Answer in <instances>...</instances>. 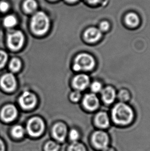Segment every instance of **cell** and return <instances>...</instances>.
Returning <instances> with one entry per match:
<instances>
[{
	"instance_id": "30",
	"label": "cell",
	"mask_w": 150,
	"mask_h": 151,
	"mask_svg": "<svg viewBox=\"0 0 150 151\" xmlns=\"http://www.w3.org/2000/svg\"><path fill=\"white\" fill-rule=\"evenodd\" d=\"M86 1L90 4H95L99 3L101 0H86Z\"/></svg>"
},
{
	"instance_id": "17",
	"label": "cell",
	"mask_w": 150,
	"mask_h": 151,
	"mask_svg": "<svg viewBox=\"0 0 150 151\" xmlns=\"http://www.w3.org/2000/svg\"><path fill=\"white\" fill-rule=\"evenodd\" d=\"M38 3L36 0H25L23 3V8L27 13H33L37 10Z\"/></svg>"
},
{
	"instance_id": "29",
	"label": "cell",
	"mask_w": 150,
	"mask_h": 151,
	"mask_svg": "<svg viewBox=\"0 0 150 151\" xmlns=\"http://www.w3.org/2000/svg\"><path fill=\"white\" fill-rule=\"evenodd\" d=\"M110 28V24L107 21L102 22L99 26L100 31L101 32H106Z\"/></svg>"
},
{
	"instance_id": "9",
	"label": "cell",
	"mask_w": 150,
	"mask_h": 151,
	"mask_svg": "<svg viewBox=\"0 0 150 151\" xmlns=\"http://www.w3.org/2000/svg\"><path fill=\"white\" fill-rule=\"evenodd\" d=\"M83 105L89 111H94L99 106V101L97 96L94 93H89L85 95L83 99Z\"/></svg>"
},
{
	"instance_id": "24",
	"label": "cell",
	"mask_w": 150,
	"mask_h": 151,
	"mask_svg": "<svg viewBox=\"0 0 150 151\" xmlns=\"http://www.w3.org/2000/svg\"><path fill=\"white\" fill-rule=\"evenodd\" d=\"M91 90L94 93L101 92L102 90V86L100 82H94L91 85Z\"/></svg>"
},
{
	"instance_id": "23",
	"label": "cell",
	"mask_w": 150,
	"mask_h": 151,
	"mask_svg": "<svg viewBox=\"0 0 150 151\" xmlns=\"http://www.w3.org/2000/svg\"><path fill=\"white\" fill-rule=\"evenodd\" d=\"M118 98L122 102H126L129 100L130 99V94L128 91L125 90H122L120 91L118 94Z\"/></svg>"
},
{
	"instance_id": "27",
	"label": "cell",
	"mask_w": 150,
	"mask_h": 151,
	"mask_svg": "<svg viewBox=\"0 0 150 151\" xmlns=\"http://www.w3.org/2000/svg\"><path fill=\"white\" fill-rule=\"evenodd\" d=\"M9 8V4L8 2L2 1L0 2V11L2 12H6Z\"/></svg>"
},
{
	"instance_id": "26",
	"label": "cell",
	"mask_w": 150,
	"mask_h": 151,
	"mask_svg": "<svg viewBox=\"0 0 150 151\" xmlns=\"http://www.w3.org/2000/svg\"><path fill=\"white\" fill-rule=\"evenodd\" d=\"M79 134L78 131L76 129H72L69 133V138L71 141L73 142H76L78 139L79 138Z\"/></svg>"
},
{
	"instance_id": "12",
	"label": "cell",
	"mask_w": 150,
	"mask_h": 151,
	"mask_svg": "<svg viewBox=\"0 0 150 151\" xmlns=\"http://www.w3.org/2000/svg\"><path fill=\"white\" fill-rule=\"evenodd\" d=\"M89 84V78L85 74H79L73 80V86L77 90H84Z\"/></svg>"
},
{
	"instance_id": "22",
	"label": "cell",
	"mask_w": 150,
	"mask_h": 151,
	"mask_svg": "<svg viewBox=\"0 0 150 151\" xmlns=\"http://www.w3.org/2000/svg\"><path fill=\"white\" fill-rule=\"evenodd\" d=\"M69 151H85V148L81 143H78L77 142H74L71 145L69 146Z\"/></svg>"
},
{
	"instance_id": "15",
	"label": "cell",
	"mask_w": 150,
	"mask_h": 151,
	"mask_svg": "<svg viewBox=\"0 0 150 151\" xmlns=\"http://www.w3.org/2000/svg\"><path fill=\"white\" fill-rule=\"evenodd\" d=\"M96 124L101 128H106L110 124V120L106 112H100L96 116Z\"/></svg>"
},
{
	"instance_id": "2",
	"label": "cell",
	"mask_w": 150,
	"mask_h": 151,
	"mask_svg": "<svg viewBox=\"0 0 150 151\" xmlns=\"http://www.w3.org/2000/svg\"><path fill=\"white\" fill-rule=\"evenodd\" d=\"M49 20L45 12H38L34 14L31 20V27L37 35H42L49 29Z\"/></svg>"
},
{
	"instance_id": "1",
	"label": "cell",
	"mask_w": 150,
	"mask_h": 151,
	"mask_svg": "<svg viewBox=\"0 0 150 151\" xmlns=\"http://www.w3.org/2000/svg\"><path fill=\"white\" fill-rule=\"evenodd\" d=\"M114 122L119 125H127L131 122L134 113L130 106L123 102L119 103L114 107L112 111Z\"/></svg>"
},
{
	"instance_id": "21",
	"label": "cell",
	"mask_w": 150,
	"mask_h": 151,
	"mask_svg": "<svg viewBox=\"0 0 150 151\" xmlns=\"http://www.w3.org/2000/svg\"><path fill=\"white\" fill-rule=\"evenodd\" d=\"M59 146L57 143L53 141H49L45 146V151H58Z\"/></svg>"
},
{
	"instance_id": "32",
	"label": "cell",
	"mask_w": 150,
	"mask_h": 151,
	"mask_svg": "<svg viewBox=\"0 0 150 151\" xmlns=\"http://www.w3.org/2000/svg\"><path fill=\"white\" fill-rule=\"evenodd\" d=\"M104 151H114V150L113 149H111V148L106 147L105 149L104 150Z\"/></svg>"
},
{
	"instance_id": "8",
	"label": "cell",
	"mask_w": 150,
	"mask_h": 151,
	"mask_svg": "<svg viewBox=\"0 0 150 151\" xmlns=\"http://www.w3.org/2000/svg\"><path fill=\"white\" fill-rule=\"evenodd\" d=\"M1 85L7 91H12L16 87V80L11 73H7L2 76L1 80Z\"/></svg>"
},
{
	"instance_id": "6",
	"label": "cell",
	"mask_w": 150,
	"mask_h": 151,
	"mask_svg": "<svg viewBox=\"0 0 150 151\" xmlns=\"http://www.w3.org/2000/svg\"><path fill=\"white\" fill-rule=\"evenodd\" d=\"M94 145L99 149H105L108 144V137L106 133L102 131H97L94 134L92 138Z\"/></svg>"
},
{
	"instance_id": "14",
	"label": "cell",
	"mask_w": 150,
	"mask_h": 151,
	"mask_svg": "<svg viewBox=\"0 0 150 151\" xmlns=\"http://www.w3.org/2000/svg\"><path fill=\"white\" fill-rule=\"evenodd\" d=\"M116 96L115 90L111 87H107L102 90V99L106 104H111L113 103Z\"/></svg>"
},
{
	"instance_id": "20",
	"label": "cell",
	"mask_w": 150,
	"mask_h": 151,
	"mask_svg": "<svg viewBox=\"0 0 150 151\" xmlns=\"http://www.w3.org/2000/svg\"><path fill=\"white\" fill-rule=\"evenodd\" d=\"M21 66V63L20 60L16 58L12 59L10 61V64H9L10 69L14 72L18 71L20 69Z\"/></svg>"
},
{
	"instance_id": "33",
	"label": "cell",
	"mask_w": 150,
	"mask_h": 151,
	"mask_svg": "<svg viewBox=\"0 0 150 151\" xmlns=\"http://www.w3.org/2000/svg\"><path fill=\"white\" fill-rule=\"evenodd\" d=\"M66 1L69 3H74V2H77L78 0H66Z\"/></svg>"
},
{
	"instance_id": "31",
	"label": "cell",
	"mask_w": 150,
	"mask_h": 151,
	"mask_svg": "<svg viewBox=\"0 0 150 151\" xmlns=\"http://www.w3.org/2000/svg\"><path fill=\"white\" fill-rule=\"evenodd\" d=\"M5 147L3 142L1 139H0V151H4Z\"/></svg>"
},
{
	"instance_id": "3",
	"label": "cell",
	"mask_w": 150,
	"mask_h": 151,
	"mask_svg": "<svg viewBox=\"0 0 150 151\" xmlns=\"http://www.w3.org/2000/svg\"><path fill=\"white\" fill-rule=\"evenodd\" d=\"M44 130V123L39 117H34L29 120L27 125V131L29 135L33 137H38Z\"/></svg>"
},
{
	"instance_id": "16",
	"label": "cell",
	"mask_w": 150,
	"mask_h": 151,
	"mask_svg": "<svg viewBox=\"0 0 150 151\" xmlns=\"http://www.w3.org/2000/svg\"><path fill=\"white\" fill-rule=\"evenodd\" d=\"M126 24L132 27H137L139 23V18L138 16L133 12H131L126 15L125 18Z\"/></svg>"
},
{
	"instance_id": "5",
	"label": "cell",
	"mask_w": 150,
	"mask_h": 151,
	"mask_svg": "<svg viewBox=\"0 0 150 151\" xmlns=\"http://www.w3.org/2000/svg\"><path fill=\"white\" fill-rule=\"evenodd\" d=\"M24 36L20 31H16L8 35V47L13 50H18L22 47L24 43Z\"/></svg>"
},
{
	"instance_id": "28",
	"label": "cell",
	"mask_w": 150,
	"mask_h": 151,
	"mask_svg": "<svg viewBox=\"0 0 150 151\" xmlns=\"http://www.w3.org/2000/svg\"><path fill=\"white\" fill-rule=\"evenodd\" d=\"M81 98V93L79 91H75L71 94V99L73 102H78Z\"/></svg>"
},
{
	"instance_id": "34",
	"label": "cell",
	"mask_w": 150,
	"mask_h": 151,
	"mask_svg": "<svg viewBox=\"0 0 150 151\" xmlns=\"http://www.w3.org/2000/svg\"><path fill=\"white\" fill-rule=\"evenodd\" d=\"M52 1H55V0H52Z\"/></svg>"
},
{
	"instance_id": "11",
	"label": "cell",
	"mask_w": 150,
	"mask_h": 151,
	"mask_svg": "<svg viewBox=\"0 0 150 151\" xmlns=\"http://www.w3.org/2000/svg\"><path fill=\"white\" fill-rule=\"evenodd\" d=\"M102 36V32L99 29L91 27L87 29L84 33L86 41L90 43H94L99 40Z\"/></svg>"
},
{
	"instance_id": "13",
	"label": "cell",
	"mask_w": 150,
	"mask_h": 151,
	"mask_svg": "<svg viewBox=\"0 0 150 151\" xmlns=\"http://www.w3.org/2000/svg\"><path fill=\"white\" fill-rule=\"evenodd\" d=\"M66 133V127L62 123H58L53 127V136L56 140L59 142H63L65 140Z\"/></svg>"
},
{
	"instance_id": "7",
	"label": "cell",
	"mask_w": 150,
	"mask_h": 151,
	"mask_svg": "<svg viewBox=\"0 0 150 151\" xmlns=\"http://www.w3.org/2000/svg\"><path fill=\"white\" fill-rule=\"evenodd\" d=\"M19 102L23 108L31 109L36 105L37 99L34 94L29 91H25L21 96Z\"/></svg>"
},
{
	"instance_id": "19",
	"label": "cell",
	"mask_w": 150,
	"mask_h": 151,
	"mask_svg": "<svg viewBox=\"0 0 150 151\" xmlns=\"http://www.w3.org/2000/svg\"><path fill=\"white\" fill-rule=\"evenodd\" d=\"M4 25L7 27H12L15 26L17 23L16 19L13 15H8L6 16L4 19Z\"/></svg>"
},
{
	"instance_id": "25",
	"label": "cell",
	"mask_w": 150,
	"mask_h": 151,
	"mask_svg": "<svg viewBox=\"0 0 150 151\" xmlns=\"http://www.w3.org/2000/svg\"><path fill=\"white\" fill-rule=\"evenodd\" d=\"M7 60V55L5 52L0 51V68L4 66Z\"/></svg>"
},
{
	"instance_id": "18",
	"label": "cell",
	"mask_w": 150,
	"mask_h": 151,
	"mask_svg": "<svg viewBox=\"0 0 150 151\" xmlns=\"http://www.w3.org/2000/svg\"><path fill=\"white\" fill-rule=\"evenodd\" d=\"M11 134L14 138H21L24 135V129L20 125H16L12 128Z\"/></svg>"
},
{
	"instance_id": "10",
	"label": "cell",
	"mask_w": 150,
	"mask_h": 151,
	"mask_svg": "<svg viewBox=\"0 0 150 151\" xmlns=\"http://www.w3.org/2000/svg\"><path fill=\"white\" fill-rule=\"evenodd\" d=\"M17 110L12 105H8L5 106L1 111V118L5 122H11L16 118Z\"/></svg>"
},
{
	"instance_id": "4",
	"label": "cell",
	"mask_w": 150,
	"mask_h": 151,
	"mask_svg": "<svg viewBox=\"0 0 150 151\" xmlns=\"http://www.w3.org/2000/svg\"><path fill=\"white\" fill-rule=\"evenodd\" d=\"M75 63L79 67L80 70L88 71L94 68L95 66V60L91 55L83 53L77 56L75 59Z\"/></svg>"
}]
</instances>
